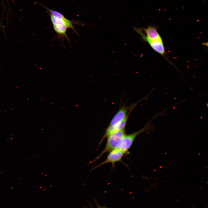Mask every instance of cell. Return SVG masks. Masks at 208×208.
Returning <instances> with one entry per match:
<instances>
[{
    "label": "cell",
    "mask_w": 208,
    "mask_h": 208,
    "mask_svg": "<svg viewBox=\"0 0 208 208\" xmlns=\"http://www.w3.org/2000/svg\"><path fill=\"white\" fill-rule=\"evenodd\" d=\"M139 102L128 106L124 105L121 107L111 120L108 126H112L123 120L128 115L129 112L134 109Z\"/></svg>",
    "instance_id": "cell-4"
},
{
    "label": "cell",
    "mask_w": 208,
    "mask_h": 208,
    "mask_svg": "<svg viewBox=\"0 0 208 208\" xmlns=\"http://www.w3.org/2000/svg\"><path fill=\"white\" fill-rule=\"evenodd\" d=\"M153 119L148 122L144 127L140 130L130 134H125L123 138L119 149L123 151L125 154L127 153L136 137L140 134L150 129V122Z\"/></svg>",
    "instance_id": "cell-2"
},
{
    "label": "cell",
    "mask_w": 208,
    "mask_h": 208,
    "mask_svg": "<svg viewBox=\"0 0 208 208\" xmlns=\"http://www.w3.org/2000/svg\"><path fill=\"white\" fill-rule=\"evenodd\" d=\"M53 26L54 30L58 35L67 37L66 33L68 28L66 26L60 25H53Z\"/></svg>",
    "instance_id": "cell-7"
},
{
    "label": "cell",
    "mask_w": 208,
    "mask_h": 208,
    "mask_svg": "<svg viewBox=\"0 0 208 208\" xmlns=\"http://www.w3.org/2000/svg\"><path fill=\"white\" fill-rule=\"evenodd\" d=\"M97 206L98 207V208H108L105 206H101L99 205H97Z\"/></svg>",
    "instance_id": "cell-8"
},
{
    "label": "cell",
    "mask_w": 208,
    "mask_h": 208,
    "mask_svg": "<svg viewBox=\"0 0 208 208\" xmlns=\"http://www.w3.org/2000/svg\"><path fill=\"white\" fill-rule=\"evenodd\" d=\"M125 135L124 129L113 132L108 136L104 149L95 159L91 162V163L97 161L105 153L116 148L119 149Z\"/></svg>",
    "instance_id": "cell-1"
},
{
    "label": "cell",
    "mask_w": 208,
    "mask_h": 208,
    "mask_svg": "<svg viewBox=\"0 0 208 208\" xmlns=\"http://www.w3.org/2000/svg\"><path fill=\"white\" fill-rule=\"evenodd\" d=\"M49 15L53 25H64L66 26L68 29L70 28L75 30L74 27L71 21L66 18L62 14L59 17L53 16L48 12Z\"/></svg>",
    "instance_id": "cell-6"
},
{
    "label": "cell",
    "mask_w": 208,
    "mask_h": 208,
    "mask_svg": "<svg viewBox=\"0 0 208 208\" xmlns=\"http://www.w3.org/2000/svg\"><path fill=\"white\" fill-rule=\"evenodd\" d=\"M125 153L120 149L116 148L109 152L106 159L103 162L96 166L94 167L90 170V172L105 164L111 163L113 166L118 162L120 161Z\"/></svg>",
    "instance_id": "cell-3"
},
{
    "label": "cell",
    "mask_w": 208,
    "mask_h": 208,
    "mask_svg": "<svg viewBox=\"0 0 208 208\" xmlns=\"http://www.w3.org/2000/svg\"><path fill=\"white\" fill-rule=\"evenodd\" d=\"M131 111H130L127 116L119 123L112 126H108L99 144H101L105 138H107L108 136L113 132L125 129L129 116Z\"/></svg>",
    "instance_id": "cell-5"
}]
</instances>
